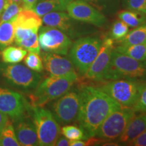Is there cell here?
<instances>
[{
    "label": "cell",
    "mask_w": 146,
    "mask_h": 146,
    "mask_svg": "<svg viewBox=\"0 0 146 146\" xmlns=\"http://www.w3.org/2000/svg\"><path fill=\"white\" fill-rule=\"evenodd\" d=\"M42 23L41 17L33 10L23 9L16 16L15 27L39 32Z\"/></svg>",
    "instance_id": "obj_18"
},
{
    "label": "cell",
    "mask_w": 146,
    "mask_h": 146,
    "mask_svg": "<svg viewBox=\"0 0 146 146\" xmlns=\"http://www.w3.org/2000/svg\"><path fill=\"white\" fill-rule=\"evenodd\" d=\"M2 75L11 85L23 89H33L41 81V76L37 72L27 66L12 64L4 67Z\"/></svg>",
    "instance_id": "obj_9"
},
{
    "label": "cell",
    "mask_w": 146,
    "mask_h": 146,
    "mask_svg": "<svg viewBox=\"0 0 146 146\" xmlns=\"http://www.w3.org/2000/svg\"><path fill=\"white\" fill-rule=\"evenodd\" d=\"M16 18L0 23V51L10 46L14 41Z\"/></svg>",
    "instance_id": "obj_20"
},
{
    "label": "cell",
    "mask_w": 146,
    "mask_h": 146,
    "mask_svg": "<svg viewBox=\"0 0 146 146\" xmlns=\"http://www.w3.org/2000/svg\"><path fill=\"white\" fill-rule=\"evenodd\" d=\"M114 49V41L111 38H106L102 40L101 48L98 56L83 77L98 83L104 81Z\"/></svg>",
    "instance_id": "obj_11"
},
{
    "label": "cell",
    "mask_w": 146,
    "mask_h": 146,
    "mask_svg": "<svg viewBox=\"0 0 146 146\" xmlns=\"http://www.w3.org/2000/svg\"><path fill=\"white\" fill-rule=\"evenodd\" d=\"M38 37L40 47L48 53L66 56L72 44V40L64 32L48 26L39 29Z\"/></svg>",
    "instance_id": "obj_8"
},
{
    "label": "cell",
    "mask_w": 146,
    "mask_h": 146,
    "mask_svg": "<svg viewBox=\"0 0 146 146\" xmlns=\"http://www.w3.org/2000/svg\"><path fill=\"white\" fill-rule=\"evenodd\" d=\"M14 121V131L20 145H39L36 127L31 116L26 114Z\"/></svg>",
    "instance_id": "obj_15"
},
{
    "label": "cell",
    "mask_w": 146,
    "mask_h": 146,
    "mask_svg": "<svg viewBox=\"0 0 146 146\" xmlns=\"http://www.w3.org/2000/svg\"><path fill=\"white\" fill-rule=\"evenodd\" d=\"M43 1V0H38V1Z\"/></svg>",
    "instance_id": "obj_41"
},
{
    "label": "cell",
    "mask_w": 146,
    "mask_h": 146,
    "mask_svg": "<svg viewBox=\"0 0 146 146\" xmlns=\"http://www.w3.org/2000/svg\"><path fill=\"white\" fill-rule=\"evenodd\" d=\"M31 112V117L36 127L39 145H55L60 136L61 129L52 112L43 107H32Z\"/></svg>",
    "instance_id": "obj_5"
},
{
    "label": "cell",
    "mask_w": 146,
    "mask_h": 146,
    "mask_svg": "<svg viewBox=\"0 0 146 146\" xmlns=\"http://www.w3.org/2000/svg\"><path fill=\"white\" fill-rule=\"evenodd\" d=\"M55 145L57 146H68L70 145V140L66 137H59L58 139V140L56 142Z\"/></svg>",
    "instance_id": "obj_36"
},
{
    "label": "cell",
    "mask_w": 146,
    "mask_h": 146,
    "mask_svg": "<svg viewBox=\"0 0 146 146\" xmlns=\"http://www.w3.org/2000/svg\"><path fill=\"white\" fill-rule=\"evenodd\" d=\"M70 145L71 146H85L86 143L82 140H70Z\"/></svg>",
    "instance_id": "obj_38"
},
{
    "label": "cell",
    "mask_w": 146,
    "mask_h": 146,
    "mask_svg": "<svg viewBox=\"0 0 146 146\" xmlns=\"http://www.w3.org/2000/svg\"><path fill=\"white\" fill-rule=\"evenodd\" d=\"M118 16L120 21L132 28H136L146 23V16L137 11L122 10L118 12Z\"/></svg>",
    "instance_id": "obj_22"
},
{
    "label": "cell",
    "mask_w": 146,
    "mask_h": 146,
    "mask_svg": "<svg viewBox=\"0 0 146 146\" xmlns=\"http://www.w3.org/2000/svg\"><path fill=\"white\" fill-rule=\"evenodd\" d=\"M66 11L70 17L75 21L98 27H103L106 23V18L100 11L83 0H73L68 4Z\"/></svg>",
    "instance_id": "obj_12"
},
{
    "label": "cell",
    "mask_w": 146,
    "mask_h": 146,
    "mask_svg": "<svg viewBox=\"0 0 146 146\" xmlns=\"http://www.w3.org/2000/svg\"><path fill=\"white\" fill-rule=\"evenodd\" d=\"M114 50L139 61L146 60V43L127 46L118 45V47H114Z\"/></svg>",
    "instance_id": "obj_24"
},
{
    "label": "cell",
    "mask_w": 146,
    "mask_h": 146,
    "mask_svg": "<svg viewBox=\"0 0 146 146\" xmlns=\"http://www.w3.org/2000/svg\"><path fill=\"white\" fill-rule=\"evenodd\" d=\"M129 32V28L127 24L120 20L116 21L113 23L111 28L110 38H111L113 41H119L123 39Z\"/></svg>",
    "instance_id": "obj_26"
},
{
    "label": "cell",
    "mask_w": 146,
    "mask_h": 146,
    "mask_svg": "<svg viewBox=\"0 0 146 146\" xmlns=\"http://www.w3.org/2000/svg\"><path fill=\"white\" fill-rule=\"evenodd\" d=\"M61 133L69 140H82L87 139L84 131L80 127L74 125H66L61 129Z\"/></svg>",
    "instance_id": "obj_29"
},
{
    "label": "cell",
    "mask_w": 146,
    "mask_h": 146,
    "mask_svg": "<svg viewBox=\"0 0 146 146\" xmlns=\"http://www.w3.org/2000/svg\"><path fill=\"white\" fill-rule=\"evenodd\" d=\"M28 51L21 47L8 46L1 51V58L6 64H18L25 59Z\"/></svg>",
    "instance_id": "obj_23"
},
{
    "label": "cell",
    "mask_w": 146,
    "mask_h": 146,
    "mask_svg": "<svg viewBox=\"0 0 146 146\" xmlns=\"http://www.w3.org/2000/svg\"><path fill=\"white\" fill-rule=\"evenodd\" d=\"M23 10V4L9 1L8 5L0 16V23L8 21L16 18L18 14L21 12V11Z\"/></svg>",
    "instance_id": "obj_28"
},
{
    "label": "cell",
    "mask_w": 146,
    "mask_h": 146,
    "mask_svg": "<svg viewBox=\"0 0 146 146\" xmlns=\"http://www.w3.org/2000/svg\"><path fill=\"white\" fill-rule=\"evenodd\" d=\"M52 114L60 125H66L77 120L80 108V95L68 91L52 105Z\"/></svg>",
    "instance_id": "obj_10"
},
{
    "label": "cell",
    "mask_w": 146,
    "mask_h": 146,
    "mask_svg": "<svg viewBox=\"0 0 146 146\" xmlns=\"http://www.w3.org/2000/svg\"><path fill=\"white\" fill-rule=\"evenodd\" d=\"M25 64L28 68L35 72H40L44 68L43 59L39 54L29 52L25 58Z\"/></svg>",
    "instance_id": "obj_27"
},
{
    "label": "cell",
    "mask_w": 146,
    "mask_h": 146,
    "mask_svg": "<svg viewBox=\"0 0 146 146\" xmlns=\"http://www.w3.org/2000/svg\"><path fill=\"white\" fill-rule=\"evenodd\" d=\"M9 117L6 114L0 111V133L2 131L9 121Z\"/></svg>",
    "instance_id": "obj_34"
},
{
    "label": "cell",
    "mask_w": 146,
    "mask_h": 146,
    "mask_svg": "<svg viewBox=\"0 0 146 146\" xmlns=\"http://www.w3.org/2000/svg\"><path fill=\"white\" fill-rule=\"evenodd\" d=\"M87 3H90L91 4H94L98 6H101L102 5H104L109 0H83Z\"/></svg>",
    "instance_id": "obj_37"
},
{
    "label": "cell",
    "mask_w": 146,
    "mask_h": 146,
    "mask_svg": "<svg viewBox=\"0 0 146 146\" xmlns=\"http://www.w3.org/2000/svg\"><path fill=\"white\" fill-rule=\"evenodd\" d=\"M18 46L23 47L28 52L40 54L41 47L39 45L38 33H35L28 39L23 40L18 44Z\"/></svg>",
    "instance_id": "obj_30"
},
{
    "label": "cell",
    "mask_w": 146,
    "mask_h": 146,
    "mask_svg": "<svg viewBox=\"0 0 146 146\" xmlns=\"http://www.w3.org/2000/svg\"><path fill=\"white\" fill-rule=\"evenodd\" d=\"M135 115V112L132 107L121 106L106 118L95 137L106 142L116 139L123 134L128 123Z\"/></svg>",
    "instance_id": "obj_7"
},
{
    "label": "cell",
    "mask_w": 146,
    "mask_h": 146,
    "mask_svg": "<svg viewBox=\"0 0 146 146\" xmlns=\"http://www.w3.org/2000/svg\"><path fill=\"white\" fill-rule=\"evenodd\" d=\"M145 61H146V60H145Z\"/></svg>",
    "instance_id": "obj_42"
},
{
    "label": "cell",
    "mask_w": 146,
    "mask_h": 146,
    "mask_svg": "<svg viewBox=\"0 0 146 146\" xmlns=\"http://www.w3.org/2000/svg\"><path fill=\"white\" fill-rule=\"evenodd\" d=\"M100 87L122 106L132 107L143 83L140 80L118 78L107 82Z\"/></svg>",
    "instance_id": "obj_6"
},
{
    "label": "cell",
    "mask_w": 146,
    "mask_h": 146,
    "mask_svg": "<svg viewBox=\"0 0 146 146\" xmlns=\"http://www.w3.org/2000/svg\"><path fill=\"white\" fill-rule=\"evenodd\" d=\"M127 9L137 11L146 16V0H124Z\"/></svg>",
    "instance_id": "obj_32"
},
{
    "label": "cell",
    "mask_w": 146,
    "mask_h": 146,
    "mask_svg": "<svg viewBox=\"0 0 146 146\" xmlns=\"http://www.w3.org/2000/svg\"><path fill=\"white\" fill-rule=\"evenodd\" d=\"M9 1H12V2L18 3H21V4H23V0H9Z\"/></svg>",
    "instance_id": "obj_40"
},
{
    "label": "cell",
    "mask_w": 146,
    "mask_h": 146,
    "mask_svg": "<svg viewBox=\"0 0 146 146\" xmlns=\"http://www.w3.org/2000/svg\"><path fill=\"white\" fill-rule=\"evenodd\" d=\"M78 78L50 75L41 80L35 91L29 96L31 107H43L57 100L70 91Z\"/></svg>",
    "instance_id": "obj_2"
},
{
    "label": "cell",
    "mask_w": 146,
    "mask_h": 146,
    "mask_svg": "<svg viewBox=\"0 0 146 146\" xmlns=\"http://www.w3.org/2000/svg\"><path fill=\"white\" fill-rule=\"evenodd\" d=\"M120 45L123 46L146 43V23L136 27L129 32L123 39L119 41Z\"/></svg>",
    "instance_id": "obj_21"
},
{
    "label": "cell",
    "mask_w": 146,
    "mask_h": 146,
    "mask_svg": "<svg viewBox=\"0 0 146 146\" xmlns=\"http://www.w3.org/2000/svg\"><path fill=\"white\" fill-rule=\"evenodd\" d=\"M73 0H43L39 1L32 9L35 13L42 17L53 12H64L69 3Z\"/></svg>",
    "instance_id": "obj_19"
},
{
    "label": "cell",
    "mask_w": 146,
    "mask_h": 146,
    "mask_svg": "<svg viewBox=\"0 0 146 146\" xmlns=\"http://www.w3.org/2000/svg\"><path fill=\"white\" fill-rule=\"evenodd\" d=\"M42 23L45 26L60 29L66 34L72 30V18L64 12H53L42 16Z\"/></svg>",
    "instance_id": "obj_17"
},
{
    "label": "cell",
    "mask_w": 146,
    "mask_h": 146,
    "mask_svg": "<svg viewBox=\"0 0 146 146\" xmlns=\"http://www.w3.org/2000/svg\"><path fill=\"white\" fill-rule=\"evenodd\" d=\"M102 40L97 36L80 38L72 43L69 57L80 76H83L100 52Z\"/></svg>",
    "instance_id": "obj_4"
},
{
    "label": "cell",
    "mask_w": 146,
    "mask_h": 146,
    "mask_svg": "<svg viewBox=\"0 0 146 146\" xmlns=\"http://www.w3.org/2000/svg\"><path fill=\"white\" fill-rule=\"evenodd\" d=\"M28 103L21 94L0 87V111L16 120L27 114Z\"/></svg>",
    "instance_id": "obj_13"
},
{
    "label": "cell",
    "mask_w": 146,
    "mask_h": 146,
    "mask_svg": "<svg viewBox=\"0 0 146 146\" xmlns=\"http://www.w3.org/2000/svg\"><path fill=\"white\" fill-rule=\"evenodd\" d=\"M9 2V0H0V16L3 13V10L6 8Z\"/></svg>",
    "instance_id": "obj_39"
},
{
    "label": "cell",
    "mask_w": 146,
    "mask_h": 146,
    "mask_svg": "<svg viewBox=\"0 0 146 146\" xmlns=\"http://www.w3.org/2000/svg\"><path fill=\"white\" fill-rule=\"evenodd\" d=\"M79 95L80 108L76 121L87 138L95 137L106 118L122 106L98 87H82Z\"/></svg>",
    "instance_id": "obj_1"
},
{
    "label": "cell",
    "mask_w": 146,
    "mask_h": 146,
    "mask_svg": "<svg viewBox=\"0 0 146 146\" xmlns=\"http://www.w3.org/2000/svg\"><path fill=\"white\" fill-rule=\"evenodd\" d=\"M135 112L146 113V83H143L140 87L136 101L132 106Z\"/></svg>",
    "instance_id": "obj_31"
},
{
    "label": "cell",
    "mask_w": 146,
    "mask_h": 146,
    "mask_svg": "<svg viewBox=\"0 0 146 146\" xmlns=\"http://www.w3.org/2000/svg\"><path fill=\"white\" fill-rule=\"evenodd\" d=\"M118 78L146 80V61H139L114 49L103 82Z\"/></svg>",
    "instance_id": "obj_3"
},
{
    "label": "cell",
    "mask_w": 146,
    "mask_h": 146,
    "mask_svg": "<svg viewBox=\"0 0 146 146\" xmlns=\"http://www.w3.org/2000/svg\"><path fill=\"white\" fill-rule=\"evenodd\" d=\"M43 66L50 75L78 78L76 69L68 58L61 55L45 52L42 55Z\"/></svg>",
    "instance_id": "obj_14"
},
{
    "label": "cell",
    "mask_w": 146,
    "mask_h": 146,
    "mask_svg": "<svg viewBox=\"0 0 146 146\" xmlns=\"http://www.w3.org/2000/svg\"><path fill=\"white\" fill-rule=\"evenodd\" d=\"M38 0H23V8L25 10H32Z\"/></svg>",
    "instance_id": "obj_35"
},
{
    "label": "cell",
    "mask_w": 146,
    "mask_h": 146,
    "mask_svg": "<svg viewBox=\"0 0 146 146\" xmlns=\"http://www.w3.org/2000/svg\"><path fill=\"white\" fill-rule=\"evenodd\" d=\"M20 143L16 137L13 124L8 123L0 133V146H19Z\"/></svg>",
    "instance_id": "obj_25"
},
{
    "label": "cell",
    "mask_w": 146,
    "mask_h": 146,
    "mask_svg": "<svg viewBox=\"0 0 146 146\" xmlns=\"http://www.w3.org/2000/svg\"><path fill=\"white\" fill-rule=\"evenodd\" d=\"M128 145L135 146H146V130L131 141Z\"/></svg>",
    "instance_id": "obj_33"
},
{
    "label": "cell",
    "mask_w": 146,
    "mask_h": 146,
    "mask_svg": "<svg viewBox=\"0 0 146 146\" xmlns=\"http://www.w3.org/2000/svg\"><path fill=\"white\" fill-rule=\"evenodd\" d=\"M146 130V113L135 115L126 127L123 134L119 137L120 143L128 145L139 135Z\"/></svg>",
    "instance_id": "obj_16"
}]
</instances>
